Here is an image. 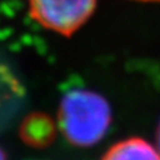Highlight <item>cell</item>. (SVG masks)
I'll use <instances>...</instances> for the list:
<instances>
[{
    "mask_svg": "<svg viewBox=\"0 0 160 160\" xmlns=\"http://www.w3.org/2000/svg\"><path fill=\"white\" fill-rule=\"evenodd\" d=\"M102 160H160V152L142 138H131L113 144Z\"/></svg>",
    "mask_w": 160,
    "mask_h": 160,
    "instance_id": "3",
    "label": "cell"
},
{
    "mask_svg": "<svg viewBox=\"0 0 160 160\" xmlns=\"http://www.w3.org/2000/svg\"><path fill=\"white\" fill-rule=\"evenodd\" d=\"M24 95L22 83L6 64L0 63V108L22 99Z\"/></svg>",
    "mask_w": 160,
    "mask_h": 160,
    "instance_id": "5",
    "label": "cell"
},
{
    "mask_svg": "<svg viewBox=\"0 0 160 160\" xmlns=\"http://www.w3.org/2000/svg\"><path fill=\"white\" fill-rule=\"evenodd\" d=\"M0 160H7V159H6V155H4V152H3L2 148H0Z\"/></svg>",
    "mask_w": 160,
    "mask_h": 160,
    "instance_id": "7",
    "label": "cell"
},
{
    "mask_svg": "<svg viewBox=\"0 0 160 160\" xmlns=\"http://www.w3.org/2000/svg\"><path fill=\"white\" fill-rule=\"evenodd\" d=\"M111 124V108L100 95L76 89L63 98L59 109V126L69 143L91 147L99 143Z\"/></svg>",
    "mask_w": 160,
    "mask_h": 160,
    "instance_id": "1",
    "label": "cell"
},
{
    "mask_svg": "<svg viewBox=\"0 0 160 160\" xmlns=\"http://www.w3.org/2000/svg\"><path fill=\"white\" fill-rule=\"evenodd\" d=\"M53 126L47 118H33L26 122L23 127V138L32 146H46L51 142Z\"/></svg>",
    "mask_w": 160,
    "mask_h": 160,
    "instance_id": "4",
    "label": "cell"
},
{
    "mask_svg": "<svg viewBox=\"0 0 160 160\" xmlns=\"http://www.w3.org/2000/svg\"><path fill=\"white\" fill-rule=\"evenodd\" d=\"M156 147L160 152V124H159V128H158V136H156Z\"/></svg>",
    "mask_w": 160,
    "mask_h": 160,
    "instance_id": "6",
    "label": "cell"
},
{
    "mask_svg": "<svg viewBox=\"0 0 160 160\" xmlns=\"http://www.w3.org/2000/svg\"><path fill=\"white\" fill-rule=\"evenodd\" d=\"M98 0H28V11L39 26L71 36L92 16Z\"/></svg>",
    "mask_w": 160,
    "mask_h": 160,
    "instance_id": "2",
    "label": "cell"
},
{
    "mask_svg": "<svg viewBox=\"0 0 160 160\" xmlns=\"http://www.w3.org/2000/svg\"><path fill=\"white\" fill-rule=\"evenodd\" d=\"M142 2H158V0H142Z\"/></svg>",
    "mask_w": 160,
    "mask_h": 160,
    "instance_id": "8",
    "label": "cell"
}]
</instances>
